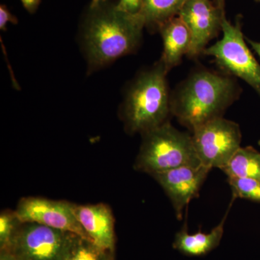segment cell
<instances>
[{
	"instance_id": "8fae6325",
	"label": "cell",
	"mask_w": 260,
	"mask_h": 260,
	"mask_svg": "<svg viewBox=\"0 0 260 260\" xmlns=\"http://www.w3.org/2000/svg\"><path fill=\"white\" fill-rule=\"evenodd\" d=\"M73 211L78 222L92 241L103 249L114 252L116 237L114 215L110 207L104 203L77 205Z\"/></svg>"
},
{
	"instance_id": "7c38bea8",
	"label": "cell",
	"mask_w": 260,
	"mask_h": 260,
	"mask_svg": "<svg viewBox=\"0 0 260 260\" xmlns=\"http://www.w3.org/2000/svg\"><path fill=\"white\" fill-rule=\"evenodd\" d=\"M158 30L164 43V51L160 61L169 72L180 64L182 56L189 52L191 43V32L179 15L162 24Z\"/></svg>"
},
{
	"instance_id": "7a4b0ae2",
	"label": "cell",
	"mask_w": 260,
	"mask_h": 260,
	"mask_svg": "<svg viewBox=\"0 0 260 260\" xmlns=\"http://www.w3.org/2000/svg\"><path fill=\"white\" fill-rule=\"evenodd\" d=\"M240 93V87L231 77L198 70L171 96L172 114L192 132L207 121L223 116Z\"/></svg>"
},
{
	"instance_id": "9c48e42d",
	"label": "cell",
	"mask_w": 260,
	"mask_h": 260,
	"mask_svg": "<svg viewBox=\"0 0 260 260\" xmlns=\"http://www.w3.org/2000/svg\"><path fill=\"white\" fill-rule=\"evenodd\" d=\"M179 16L191 32L190 49L186 56L194 58L203 54L208 43L222 30L225 10L210 0H186Z\"/></svg>"
},
{
	"instance_id": "30bf717a",
	"label": "cell",
	"mask_w": 260,
	"mask_h": 260,
	"mask_svg": "<svg viewBox=\"0 0 260 260\" xmlns=\"http://www.w3.org/2000/svg\"><path fill=\"white\" fill-rule=\"evenodd\" d=\"M210 171L201 164L184 166L152 176L172 202L178 220H181L183 211L191 200L199 196L200 189Z\"/></svg>"
},
{
	"instance_id": "d4e9b609",
	"label": "cell",
	"mask_w": 260,
	"mask_h": 260,
	"mask_svg": "<svg viewBox=\"0 0 260 260\" xmlns=\"http://www.w3.org/2000/svg\"><path fill=\"white\" fill-rule=\"evenodd\" d=\"M106 1H107V0H92L90 6H95V5L101 4V3H104Z\"/></svg>"
},
{
	"instance_id": "e0dca14e",
	"label": "cell",
	"mask_w": 260,
	"mask_h": 260,
	"mask_svg": "<svg viewBox=\"0 0 260 260\" xmlns=\"http://www.w3.org/2000/svg\"><path fill=\"white\" fill-rule=\"evenodd\" d=\"M233 198H241L260 203V181L248 178H228Z\"/></svg>"
},
{
	"instance_id": "cb8c5ba5",
	"label": "cell",
	"mask_w": 260,
	"mask_h": 260,
	"mask_svg": "<svg viewBox=\"0 0 260 260\" xmlns=\"http://www.w3.org/2000/svg\"><path fill=\"white\" fill-rule=\"evenodd\" d=\"M215 5L220 9L225 10V0H215Z\"/></svg>"
},
{
	"instance_id": "d6986e66",
	"label": "cell",
	"mask_w": 260,
	"mask_h": 260,
	"mask_svg": "<svg viewBox=\"0 0 260 260\" xmlns=\"http://www.w3.org/2000/svg\"><path fill=\"white\" fill-rule=\"evenodd\" d=\"M143 0H119L117 7L119 10L131 15H138L141 9Z\"/></svg>"
},
{
	"instance_id": "484cf974",
	"label": "cell",
	"mask_w": 260,
	"mask_h": 260,
	"mask_svg": "<svg viewBox=\"0 0 260 260\" xmlns=\"http://www.w3.org/2000/svg\"><path fill=\"white\" fill-rule=\"evenodd\" d=\"M256 2H257V3H260V0H255Z\"/></svg>"
},
{
	"instance_id": "3957f363",
	"label": "cell",
	"mask_w": 260,
	"mask_h": 260,
	"mask_svg": "<svg viewBox=\"0 0 260 260\" xmlns=\"http://www.w3.org/2000/svg\"><path fill=\"white\" fill-rule=\"evenodd\" d=\"M169 72L159 60L142 72L126 93L121 115L129 134H143L167 122L172 114L167 80Z\"/></svg>"
},
{
	"instance_id": "4fadbf2b",
	"label": "cell",
	"mask_w": 260,
	"mask_h": 260,
	"mask_svg": "<svg viewBox=\"0 0 260 260\" xmlns=\"http://www.w3.org/2000/svg\"><path fill=\"white\" fill-rule=\"evenodd\" d=\"M229 212V209L220 223L213 228L210 233H203L200 230L195 234H189L186 223H184V227L176 234L173 247L186 256L206 255L220 244Z\"/></svg>"
},
{
	"instance_id": "52a82bcc",
	"label": "cell",
	"mask_w": 260,
	"mask_h": 260,
	"mask_svg": "<svg viewBox=\"0 0 260 260\" xmlns=\"http://www.w3.org/2000/svg\"><path fill=\"white\" fill-rule=\"evenodd\" d=\"M76 234L36 223H22L8 249L21 260H61Z\"/></svg>"
},
{
	"instance_id": "277c9868",
	"label": "cell",
	"mask_w": 260,
	"mask_h": 260,
	"mask_svg": "<svg viewBox=\"0 0 260 260\" xmlns=\"http://www.w3.org/2000/svg\"><path fill=\"white\" fill-rule=\"evenodd\" d=\"M143 140L134 168L153 176L184 166L201 165L192 136L169 121L142 134Z\"/></svg>"
},
{
	"instance_id": "ac0fdd59",
	"label": "cell",
	"mask_w": 260,
	"mask_h": 260,
	"mask_svg": "<svg viewBox=\"0 0 260 260\" xmlns=\"http://www.w3.org/2000/svg\"><path fill=\"white\" fill-rule=\"evenodd\" d=\"M23 222L15 210H4L0 214V249L9 246L12 238Z\"/></svg>"
},
{
	"instance_id": "4316f807",
	"label": "cell",
	"mask_w": 260,
	"mask_h": 260,
	"mask_svg": "<svg viewBox=\"0 0 260 260\" xmlns=\"http://www.w3.org/2000/svg\"><path fill=\"white\" fill-rule=\"evenodd\" d=\"M259 145H260V141L259 142Z\"/></svg>"
},
{
	"instance_id": "ffe728a7",
	"label": "cell",
	"mask_w": 260,
	"mask_h": 260,
	"mask_svg": "<svg viewBox=\"0 0 260 260\" xmlns=\"http://www.w3.org/2000/svg\"><path fill=\"white\" fill-rule=\"evenodd\" d=\"M18 18L10 13L6 5H1L0 6V29L3 31L7 30L8 23L17 24Z\"/></svg>"
},
{
	"instance_id": "9a60e30c",
	"label": "cell",
	"mask_w": 260,
	"mask_h": 260,
	"mask_svg": "<svg viewBox=\"0 0 260 260\" xmlns=\"http://www.w3.org/2000/svg\"><path fill=\"white\" fill-rule=\"evenodd\" d=\"M221 171L228 178H248L260 181V153L252 147H241Z\"/></svg>"
},
{
	"instance_id": "5bb4252c",
	"label": "cell",
	"mask_w": 260,
	"mask_h": 260,
	"mask_svg": "<svg viewBox=\"0 0 260 260\" xmlns=\"http://www.w3.org/2000/svg\"><path fill=\"white\" fill-rule=\"evenodd\" d=\"M186 0H143L138 15L150 30H158L159 27L179 15Z\"/></svg>"
},
{
	"instance_id": "ba28073f",
	"label": "cell",
	"mask_w": 260,
	"mask_h": 260,
	"mask_svg": "<svg viewBox=\"0 0 260 260\" xmlns=\"http://www.w3.org/2000/svg\"><path fill=\"white\" fill-rule=\"evenodd\" d=\"M15 212L23 223L41 224L73 233L93 242L75 217L73 203L70 202L39 197L23 198L19 202Z\"/></svg>"
},
{
	"instance_id": "8992f818",
	"label": "cell",
	"mask_w": 260,
	"mask_h": 260,
	"mask_svg": "<svg viewBox=\"0 0 260 260\" xmlns=\"http://www.w3.org/2000/svg\"><path fill=\"white\" fill-rule=\"evenodd\" d=\"M191 133L200 162L211 170L214 168L221 170L241 148L240 126L223 116L207 121Z\"/></svg>"
},
{
	"instance_id": "5b68a950",
	"label": "cell",
	"mask_w": 260,
	"mask_h": 260,
	"mask_svg": "<svg viewBox=\"0 0 260 260\" xmlns=\"http://www.w3.org/2000/svg\"><path fill=\"white\" fill-rule=\"evenodd\" d=\"M222 31L223 38L206 48L203 54L213 56L224 71L249 84L260 97V64L246 45L240 17L235 25L225 17Z\"/></svg>"
},
{
	"instance_id": "2e32d148",
	"label": "cell",
	"mask_w": 260,
	"mask_h": 260,
	"mask_svg": "<svg viewBox=\"0 0 260 260\" xmlns=\"http://www.w3.org/2000/svg\"><path fill=\"white\" fill-rule=\"evenodd\" d=\"M61 260H114V252L76 236Z\"/></svg>"
},
{
	"instance_id": "7402d4cb",
	"label": "cell",
	"mask_w": 260,
	"mask_h": 260,
	"mask_svg": "<svg viewBox=\"0 0 260 260\" xmlns=\"http://www.w3.org/2000/svg\"><path fill=\"white\" fill-rule=\"evenodd\" d=\"M0 260H21L8 249H0Z\"/></svg>"
},
{
	"instance_id": "6da1fadb",
	"label": "cell",
	"mask_w": 260,
	"mask_h": 260,
	"mask_svg": "<svg viewBox=\"0 0 260 260\" xmlns=\"http://www.w3.org/2000/svg\"><path fill=\"white\" fill-rule=\"evenodd\" d=\"M144 27L139 15L122 11L109 0L89 7L80 32L89 71L107 67L136 51Z\"/></svg>"
},
{
	"instance_id": "603a6c76",
	"label": "cell",
	"mask_w": 260,
	"mask_h": 260,
	"mask_svg": "<svg viewBox=\"0 0 260 260\" xmlns=\"http://www.w3.org/2000/svg\"><path fill=\"white\" fill-rule=\"evenodd\" d=\"M247 42L250 44L251 48L253 50L255 51L257 55L260 57V42H254V41L250 40V39H246Z\"/></svg>"
},
{
	"instance_id": "44dd1931",
	"label": "cell",
	"mask_w": 260,
	"mask_h": 260,
	"mask_svg": "<svg viewBox=\"0 0 260 260\" xmlns=\"http://www.w3.org/2000/svg\"><path fill=\"white\" fill-rule=\"evenodd\" d=\"M24 8L30 13H34L37 11L41 0H21Z\"/></svg>"
}]
</instances>
